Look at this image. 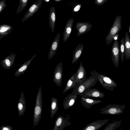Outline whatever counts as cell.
Masks as SVG:
<instances>
[{
    "label": "cell",
    "instance_id": "1",
    "mask_svg": "<svg viewBox=\"0 0 130 130\" xmlns=\"http://www.w3.org/2000/svg\"><path fill=\"white\" fill-rule=\"evenodd\" d=\"M92 75L87 78L83 82L81 83H76L73 91L72 92L73 94L79 95L86 90L94 86L98 81V77L93 71H90Z\"/></svg>",
    "mask_w": 130,
    "mask_h": 130
},
{
    "label": "cell",
    "instance_id": "2",
    "mask_svg": "<svg viewBox=\"0 0 130 130\" xmlns=\"http://www.w3.org/2000/svg\"><path fill=\"white\" fill-rule=\"evenodd\" d=\"M42 94L41 86H40L36 100L33 117V125H38L41 117L42 111Z\"/></svg>",
    "mask_w": 130,
    "mask_h": 130
},
{
    "label": "cell",
    "instance_id": "3",
    "mask_svg": "<svg viewBox=\"0 0 130 130\" xmlns=\"http://www.w3.org/2000/svg\"><path fill=\"white\" fill-rule=\"evenodd\" d=\"M126 107L125 104H109L98 111H100V113L101 114L118 115L123 113Z\"/></svg>",
    "mask_w": 130,
    "mask_h": 130
},
{
    "label": "cell",
    "instance_id": "4",
    "mask_svg": "<svg viewBox=\"0 0 130 130\" xmlns=\"http://www.w3.org/2000/svg\"><path fill=\"white\" fill-rule=\"evenodd\" d=\"M93 71L97 76L98 81L106 89L113 91L114 88L118 86V85L110 78L98 73L94 70Z\"/></svg>",
    "mask_w": 130,
    "mask_h": 130
},
{
    "label": "cell",
    "instance_id": "5",
    "mask_svg": "<svg viewBox=\"0 0 130 130\" xmlns=\"http://www.w3.org/2000/svg\"><path fill=\"white\" fill-rule=\"evenodd\" d=\"M111 60L115 67H119L120 56V47L118 41H114L111 48Z\"/></svg>",
    "mask_w": 130,
    "mask_h": 130
},
{
    "label": "cell",
    "instance_id": "6",
    "mask_svg": "<svg viewBox=\"0 0 130 130\" xmlns=\"http://www.w3.org/2000/svg\"><path fill=\"white\" fill-rule=\"evenodd\" d=\"M62 63L60 62L57 65L55 69L53 79L54 82L59 87L61 86L62 83Z\"/></svg>",
    "mask_w": 130,
    "mask_h": 130
},
{
    "label": "cell",
    "instance_id": "7",
    "mask_svg": "<svg viewBox=\"0 0 130 130\" xmlns=\"http://www.w3.org/2000/svg\"><path fill=\"white\" fill-rule=\"evenodd\" d=\"M79 95L82 97L88 98H103L104 96V94L98 89L90 88L85 90Z\"/></svg>",
    "mask_w": 130,
    "mask_h": 130
},
{
    "label": "cell",
    "instance_id": "8",
    "mask_svg": "<svg viewBox=\"0 0 130 130\" xmlns=\"http://www.w3.org/2000/svg\"><path fill=\"white\" fill-rule=\"evenodd\" d=\"M71 124L69 120L60 115L57 117L55 121L53 130H62L65 127L70 125Z\"/></svg>",
    "mask_w": 130,
    "mask_h": 130
},
{
    "label": "cell",
    "instance_id": "9",
    "mask_svg": "<svg viewBox=\"0 0 130 130\" xmlns=\"http://www.w3.org/2000/svg\"><path fill=\"white\" fill-rule=\"evenodd\" d=\"M109 119L99 120L87 124L82 130H97L108 122Z\"/></svg>",
    "mask_w": 130,
    "mask_h": 130
},
{
    "label": "cell",
    "instance_id": "10",
    "mask_svg": "<svg viewBox=\"0 0 130 130\" xmlns=\"http://www.w3.org/2000/svg\"><path fill=\"white\" fill-rule=\"evenodd\" d=\"M75 73V83L81 84L86 79V71L83 65L82 62L80 63L79 67Z\"/></svg>",
    "mask_w": 130,
    "mask_h": 130
},
{
    "label": "cell",
    "instance_id": "11",
    "mask_svg": "<svg viewBox=\"0 0 130 130\" xmlns=\"http://www.w3.org/2000/svg\"><path fill=\"white\" fill-rule=\"evenodd\" d=\"M42 0H38L29 8L22 20L24 21L32 16L38 10L41 5Z\"/></svg>",
    "mask_w": 130,
    "mask_h": 130
},
{
    "label": "cell",
    "instance_id": "12",
    "mask_svg": "<svg viewBox=\"0 0 130 130\" xmlns=\"http://www.w3.org/2000/svg\"><path fill=\"white\" fill-rule=\"evenodd\" d=\"M60 34L58 33L56 36L54 41L52 43L48 55V58L50 60L56 54L59 46Z\"/></svg>",
    "mask_w": 130,
    "mask_h": 130
},
{
    "label": "cell",
    "instance_id": "13",
    "mask_svg": "<svg viewBox=\"0 0 130 130\" xmlns=\"http://www.w3.org/2000/svg\"><path fill=\"white\" fill-rule=\"evenodd\" d=\"M76 95L72 93L68 95L64 99L63 105L65 109H67L74 105L77 98Z\"/></svg>",
    "mask_w": 130,
    "mask_h": 130
},
{
    "label": "cell",
    "instance_id": "14",
    "mask_svg": "<svg viewBox=\"0 0 130 130\" xmlns=\"http://www.w3.org/2000/svg\"><path fill=\"white\" fill-rule=\"evenodd\" d=\"M80 99V103L87 109H89L92 106L102 102V101L100 100H95L86 97H81Z\"/></svg>",
    "mask_w": 130,
    "mask_h": 130
},
{
    "label": "cell",
    "instance_id": "15",
    "mask_svg": "<svg viewBox=\"0 0 130 130\" xmlns=\"http://www.w3.org/2000/svg\"><path fill=\"white\" fill-rule=\"evenodd\" d=\"M19 116L23 115L26 109V102L24 92L22 91L18 104Z\"/></svg>",
    "mask_w": 130,
    "mask_h": 130
},
{
    "label": "cell",
    "instance_id": "16",
    "mask_svg": "<svg viewBox=\"0 0 130 130\" xmlns=\"http://www.w3.org/2000/svg\"><path fill=\"white\" fill-rule=\"evenodd\" d=\"M37 55V54L34 55L31 58L27 60L21 66L17 71L15 72L14 74V76L18 77L24 74L31 62L35 57Z\"/></svg>",
    "mask_w": 130,
    "mask_h": 130
},
{
    "label": "cell",
    "instance_id": "17",
    "mask_svg": "<svg viewBox=\"0 0 130 130\" xmlns=\"http://www.w3.org/2000/svg\"><path fill=\"white\" fill-rule=\"evenodd\" d=\"M124 43V55L125 59L128 60L130 58V39L127 32H126L125 34Z\"/></svg>",
    "mask_w": 130,
    "mask_h": 130
},
{
    "label": "cell",
    "instance_id": "18",
    "mask_svg": "<svg viewBox=\"0 0 130 130\" xmlns=\"http://www.w3.org/2000/svg\"><path fill=\"white\" fill-rule=\"evenodd\" d=\"M84 46L83 44H79L76 46L73 53L72 64L77 62L81 55Z\"/></svg>",
    "mask_w": 130,
    "mask_h": 130
},
{
    "label": "cell",
    "instance_id": "19",
    "mask_svg": "<svg viewBox=\"0 0 130 130\" xmlns=\"http://www.w3.org/2000/svg\"><path fill=\"white\" fill-rule=\"evenodd\" d=\"M76 27L78 31L77 36H79L88 32L90 30L91 26L88 24H78Z\"/></svg>",
    "mask_w": 130,
    "mask_h": 130
},
{
    "label": "cell",
    "instance_id": "20",
    "mask_svg": "<svg viewBox=\"0 0 130 130\" xmlns=\"http://www.w3.org/2000/svg\"><path fill=\"white\" fill-rule=\"evenodd\" d=\"M73 22L69 20L67 22L64 28L63 33V41L65 42L69 38L71 34Z\"/></svg>",
    "mask_w": 130,
    "mask_h": 130
},
{
    "label": "cell",
    "instance_id": "21",
    "mask_svg": "<svg viewBox=\"0 0 130 130\" xmlns=\"http://www.w3.org/2000/svg\"><path fill=\"white\" fill-rule=\"evenodd\" d=\"M58 100L56 98L52 97L51 105V119L53 118L54 115L59 110L58 106Z\"/></svg>",
    "mask_w": 130,
    "mask_h": 130
},
{
    "label": "cell",
    "instance_id": "22",
    "mask_svg": "<svg viewBox=\"0 0 130 130\" xmlns=\"http://www.w3.org/2000/svg\"><path fill=\"white\" fill-rule=\"evenodd\" d=\"M55 14L54 7H52L50 13L49 21L50 27L52 32H54L55 22Z\"/></svg>",
    "mask_w": 130,
    "mask_h": 130
},
{
    "label": "cell",
    "instance_id": "23",
    "mask_svg": "<svg viewBox=\"0 0 130 130\" xmlns=\"http://www.w3.org/2000/svg\"><path fill=\"white\" fill-rule=\"evenodd\" d=\"M76 73H74L68 81L63 93H64L69 90L74 88L75 83Z\"/></svg>",
    "mask_w": 130,
    "mask_h": 130
},
{
    "label": "cell",
    "instance_id": "24",
    "mask_svg": "<svg viewBox=\"0 0 130 130\" xmlns=\"http://www.w3.org/2000/svg\"><path fill=\"white\" fill-rule=\"evenodd\" d=\"M122 120L115 121L109 124H106V126L103 130H115L122 124Z\"/></svg>",
    "mask_w": 130,
    "mask_h": 130
},
{
    "label": "cell",
    "instance_id": "25",
    "mask_svg": "<svg viewBox=\"0 0 130 130\" xmlns=\"http://www.w3.org/2000/svg\"><path fill=\"white\" fill-rule=\"evenodd\" d=\"M20 3L16 11V14H18L23 10L26 6L28 0H19Z\"/></svg>",
    "mask_w": 130,
    "mask_h": 130
},
{
    "label": "cell",
    "instance_id": "26",
    "mask_svg": "<svg viewBox=\"0 0 130 130\" xmlns=\"http://www.w3.org/2000/svg\"><path fill=\"white\" fill-rule=\"evenodd\" d=\"M120 56L121 61L123 62L124 59V39L123 38L121 39L120 44Z\"/></svg>",
    "mask_w": 130,
    "mask_h": 130
},
{
    "label": "cell",
    "instance_id": "27",
    "mask_svg": "<svg viewBox=\"0 0 130 130\" xmlns=\"http://www.w3.org/2000/svg\"><path fill=\"white\" fill-rule=\"evenodd\" d=\"M12 29V27L9 25L3 24L0 25V33H4L10 31Z\"/></svg>",
    "mask_w": 130,
    "mask_h": 130
},
{
    "label": "cell",
    "instance_id": "28",
    "mask_svg": "<svg viewBox=\"0 0 130 130\" xmlns=\"http://www.w3.org/2000/svg\"><path fill=\"white\" fill-rule=\"evenodd\" d=\"M3 62L4 63V64L7 67L6 69H8L10 68V66L12 65V61L10 60L9 58H6L4 60Z\"/></svg>",
    "mask_w": 130,
    "mask_h": 130
},
{
    "label": "cell",
    "instance_id": "29",
    "mask_svg": "<svg viewBox=\"0 0 130 130\" xmlns=\"http://www.w3.org/2000/svg\"><path fill=\"white\" fill-rule=\"evenodd\" d=\"M7 5L5 0H1L0 1V14L6 7Z\"/></svg>",
    "mask_w": 130,
    "mask_h": 130
},
{
    "label": "cell",
    "instance_id": "30",
    "mask_svg": "<svg viewBox=\"0 0 130 130\" xmlns=\"http://www.w3.org/2000/svg\"><path fill=\"white\" fill-rule=\"evenodd\" d=\"M12 127L10 125H2L0 128V130H12Z\"/></svg>",
    "mask_w": 130,
    "mask_h": 130
},
{
    "label": "cell",
    "instance_id": "31",
    "mask_svg": "<svg viewBox=\"0 0 130 130\" xmlns=\"http://www.w3.org/2000/svg\"><path fill=\"white\" fill-rule=\"evenodd\" d=\"M119 37L118 34H117L113 36L112 37V41L113 40L114 41L117 40Z\"/></svg>",
    "mask_w": 130,
    "mask_h": 130
},
{
    "label": "cell",
    "instance_id": "32",
    "mask_svg": "<svg viewBox=\"0 0 130 130\" xmlns=\"http://www.w3.org/2000/svg\"><path fill=\"white\" fill-rule=\"evenodd\" d=\"M80 8V6L79 5L77 6L74 8V11H78Z\"/></svg>",
    "mask_w": 130,
    "mask_h": 130
},
{
    "label": "cell",
    "instance_id": "33",
    "mask_svg": "<svg viewBox=\"0 0 130 130\" xmlns=\"http://www.w3.org/2000/svg\"><path fill=\"white\" fill-rule=\"evenodd\" d=\"M102 1L103 0H98V1L99 3H100L102 2Z\"/></svg>",
    "mask_w": 130,
    "mask_h": 130
},
{
    "label": "cell",
    "instance_id": "34",
    "mask_svg": "<svg viewBox=\"0 0 130 130\" xmlns=\"http://www.w3.org/2000/svg\"><path fill=\"white\" fill-rule=\"evenodd\" d=\"M129 34H130V26H129Z\"/></svg>",
    "mask_w": 130,
    "mask_h": 130
},
{
    "label": "cell",
    "instance_id": "35",
    "mask_svg": "<svg viewBox=\"0 0 130 130\" xmlns=\"http://www.w3.org/2000/svg\"><path fill=\"white\" fill-rule=\"evenodd\" d=\"M49 0H46V1L47 2L49 1Z\"/></svg>",
    "mask_w": 130,
    "mask_h": 130
}]
</instances>
